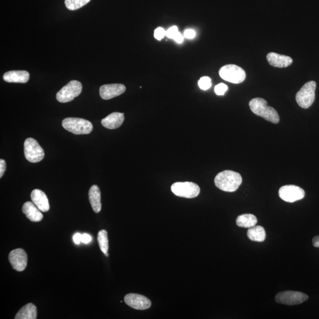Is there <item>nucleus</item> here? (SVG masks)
Segmentation results:
<instances>
[{"instance_id": "1", "label": "nucleus", "mask_w": 319, "mask_h": 319, "mask_svg": "<svg viewBox=\"0 0 319 319\" xmlns=\"http://www.w3.org/2000/svg\"><path fill=\"white\" fill-rule=\"evenodd\" d=\"M242 182L240 174L231 171L225 170L217 174L215 177V186L220 190L227 192H234L236 191L240 186Z\"/></svg>"}, {"instance_id": "2", "label": "nucleus", "mask_w": 319, "mask_h": 319, "mask_svg": "<svg viewBox=\"0 0 319 319\" xmlns=\"http://www.w3.org/2000/svg\"><path fill=\"white\" fill-rule=\"evenodd\" d=\"M249 106L253 114L260 116L274 124L280 121V117L276 110L273 107L268 106L265 100L256 98L249 101Z\"/></svg>"}, {"instance_id": "3", "label": "nucleus", "mask_w": 319, "mask_h": 319, "mask_svg": "<svg viewBox=\"0 0 319 319\" xmlns=\"http://www.w3.org/2000/svg\"><path fill=\"white\" fill-rule=\"evenodd\" d=\"M63 127L69 132L77 135L88 134L92 132L91 122L85 119L79 118H67L62 121Z\"/></svg>"}, {"instance_id": "4", "label": "nucleus", "mask_w": 319, "mask_h": 319, "mask_svg": "<svg viewBox=\"0 0 319 319\" xmlns=\"http://www.w3.org/2000/svg\"><path fill=\"white\" fill-rule=\"evenodd\" d=\"M316 88V83L314 81H310L306 83L297 93L296 102L301 108L307 109L313 104Z\"/></svg>"}, {"instance_id": "5", "label": "nucleus", "mask_w": 319, "mask_h": 319, "mask_svg": "<svg viewBox=\"0 0 319 319\" xmlns=\"http://www.w3.org/2000/svg\"><path fill=\"white\" fill-rule=\"evenodd\" d=\"M219 76L225 81L235 84L244 81L246 73L241 67L235 65H227L220 69Z\"/></svg>"}, {"instance_id": "6", "label": "nucleus", "mask_w": 319, "mask_h": 319, "mask_svg": "<svg viewBox=\"0 0 319 319\" xmlns=\"http://www.w3.org/2000/svg\"><path fill=\"white\" fill-rule=\"evenodd\" d=\"M82 90V85L81 82L72 81L57 93L56 99L61 103L71 102L81 94Z\"/></svg>"}, {"instance_id": "7", "label": "nucleus", "mask_w": 319, "mask_h": 319, "mask_svg": "<svg viewBox=\"0 0 319 319\" xmlns=\"http://www.w3.org/2000/svg\"><path fill=\"white\" fill-rule=\"evenodd\" d=\"M171 190L177 197L187 199L197 197L201 191L197 184L189 182L173 183Z\"/></svg>"}, {"instance_id": "8", "label": "nucleus", "mask_w": 319, "mask_h": 319, "mask_svg": "<svg viewBox=\"0 0 319 319\" xmlns=\"http://www.w3.org/2000/svg\"><path fill=\"white\" fill-rule=\"evenodd\" d=\"M24 155L26 160L31 163H38L45 157V152L38 141L28 138L24 144Z\"/></svg>"}, {"instance_id": "9", "label": "nucleus", "mask_w": 319, "mask_h": 319, "mask_svg": "<svg viewBox=\"0 0 319 319\" xmlns=\"http://www.w3.org/2000/svg\"><path fill=\"white\" fill-rule=\"evenodd\" d=\"M309 299L306 294L299 292L285 291L278 293L275 297V302L285 305L294 306L302 304Z\"/></svg>"}, {"instance_id": "10", "label": "nucleus", "mask_w": 319, "mask_h": 319, "mask_svg": "<svg viewBox=\"0 0 319 319\" xmlns=\"http://www.w3.org/2000/svg\"><path fill=\"white\" fill-rule=\"evenodd\" d=\"M278 195L282 201L293 203L303 199L305 192L302 188L291 184L282 186L279 189Z\"/></svg>"}, {"instance_id": "11", "label": "nucleus", "mask_w": 319, "mask_h": 319, "mask_svg": "<svg viewBox=\"0 0 319 319\" xmlns=\"http://www.w3.org/2000/svg\"><path fill=\"white\" fill-rule=\"evenodd\" d=\"M124 302L128 306L137 310H147L151 306V301L147 297L138 294H128L124 297Z\"/></svg>"}, {"instance_id": "12", "label": "nucleus", "mask_w": 319, "mask_h": 319, "mask_svg": "<svg viewBox=\"0 0 319 319\" xmlns=\"http://www.w3.org/2000/svg\"><path fill=\"white\" fill-rule=\"evenodd\" d=\"M9 259L11 265L17 271H23L27 267V256L23 249L13 250L10 253Z\"/></svg>"}, {"instance_id": "13", "label": "nucleus", "mask_w": 319, "mask_h": 319, "mask_svg": "<svg viewBox=\"0 0 319 319\" xmlns=\"http://www.w3.org/2000/svg\"><path fill=\"white\" fill-rule=\"evenodd\" d=\"M125 90V86L121 83L107 84L100 87V94L103 100H108L121 95Z\"/></svg>"}, {"instance_id": "14", "label": "nucleus", "mask_w": 319, "mask_h": 319, "mask_svg": "<svg viewBox=\"0 0 319 319\" xmlns=\"http://www.w3.org/2000/svg\"><path fill=\"white\" fill-rule=\"evenodd\" d=\"M267 59L271 66L279 68L288 67L293 63L291 57L274 52L268 53Z\"/></svg>"}, {"instance_id": "15", "label": "nucleus", "mask_w": 319, "mask_h": 319, "mask_svg": "<svg viewBox=\"0 0 319 319\" xmlns=\"http://www.w3.org/2000/svg\"><path fill=\"white\" fill-rule=\"evenodd\" d=\"M31 199L34 204L40 211L43 212H48L50 209L49 202L46 195L39 189H35L31 194Z\"/></svg>"}, {"instance_id": "16", "label": "nucleus", "mask_w": 319, "mask_h": 319, "mask_svg": "<svg viewBox=\"0 0 319 319\" xmlns=\"http://www.w3.org/2000/svg\"><path fill=\"white\" fill-rule=\"evenodd\" d=\"M124 121V114L121 112H113L102 119L101 124L108 129L114 130L120 126Z\"/></svg>"}, {"instance_id": "17", "label": "nucleus", "mask_w": 319, "mask_h": 319, "mask_svg": "<svg viewBox=\"0 0 319 319\" xmlns=\"http://www.w3.org/2000/svg\"><path fill=\"white\" fill-rule=\"evenodd\" d=\"M22 211L31 222H38L43 219V214L33 202L25 203L23 206Z\"/></svg>"}, {"instance_id": "18", "label": "nucleus", "mask_w": 319, "mask_h": 319, "mask_svg": "<svg viewBox=\"0 0 319 319\" xmlns=\"http://www.w3.org/2000/svg\"><path fill=\"white\" fill-rule=\"evenodd\" d=\"M30 74L26 71H12L3 75L4 81L9 83H25L28 81Z\"/></svg>"}, {"instance_id": "19", "label": "nucleus", "mask_w": 319, "mask_h": 319, "mask_svg": "<svg viewBox=\"0 0 319 319\" xmlns=\"http://www.w3.org/2000/svg\"><path fill=\"white\" fill-rule=\"evenodd\" d=\"M89 199L93 211L99 213L102 208L101 195L100 188L97 185H93L89 191Z\"/></svg>"}, {"instance_id": "20", "label": "nucleus", "mask_w": 319, "mask_h": 319, "mask_svg": "<svg viewBox=\"0 0 319 319\" xmlns=\"http://www.w3.org/2000/svg\"><path fill=\"white\" fill-rule=\"evenodd\" d=\"M16 319L37 318V308L33 303H28L23 306L14 317Z\"/></svg>"}, {"instance_id": "21", "label": "nucleus", "mask_w": 319, "mask_h": 319, "mask_svg": "<svg viewBox=\"0 0 319 319\" xmlns=\"http://www.w3.org/2000/svg\"><path fill=\"white\" fill-rule=\"evenodd\" d=\"M248 238L252 241L263 242L266 238V231L262 226H253L247 231Z\"/></svg>"}, {"instance_id": "22", "label": "nucleus", "mask_w": 319, "mask_h": 319, "mask_svg": "<svg viewBox=\"0 0 319 319\" xmlns=\"http://www.w3.org/2000/svg\"><path fill=\"white\" fill-rule=\"evenodd\" d=\"M236 223L239 227L249 228L256 226L257 219L252 214H243L238 216Z\"/></svg>"}, {"instance_id": "23", "label": "nucleus", "mask_w": 319, "mask_h": 319, "mask_svg": "<svg viewBox=\"0 0 319 319\" xmlns=\"http://www.w3.org/2000/svg\"><path fill=\"white\" fill-rule=\"evenodd\" d=\"M98 242H99L100 248L105 256H108V251L109 248V242L107 231L101 230L98 234Z\"/></svg>"}, {"instance_id": "24", "label": "nucleus", "mask_w": 319, "mask_h": 319, "mask_svg": "<svg viewBox=\"0 0 319 319\" xmlns=\"http://www.w3.org/2000/svg\"><path fill=\"white\" fill-rule=\"evenodd\" d=\"M90 0H65V6L71 11L77 10L85 6Z\"/></svg>"}, {"instance_id": "25", "label": "nucleus", "mask_w": 319, "mask_h": 319, "mask_svg": "<svg viewBox=\"0 0 319 319\" xmlns=\"http://www.w3.org/2000/svg\"><path fill=\"white\" fill-rule=\"evenodd\" d=\"M198 85L202 90H208L212 86L211 79L208 77H202L198 81Z\"/></svg>"}, {"instance_id": "26", "label": "nucleus", "mask_w": 319, "mask_h": 319, "mask_svg": "<svg viewBox=\"0 0 319 319\" xmlns=\"http://www.w3.org/2000/svg\"><path fill=\"white\" fill-rule=\"evenodd\" d=\"M228 86L223 83H220L215 87V92L217 95H224L227 91Z\"/></svg>"}, {"instance_id": "27", "label": "nucleus", "mask_w": 319, "mask_h": 319, "mask_svg": "<svg viewBox=\"0 0 319 319\" xmlns=\"http://www.w3.org/2000/svg\"><path fill=\"white\" fill-rule=\"evenodd\" d=\"M166 35V31L162 27H158L154 31V36L158 41H161Z\"/></svg>"}, {"instance_id": "28", "label": "nucleus", "mask_w": 319, "mask_h": 319, "mask_svg": "<svg viewBox=\"0 0 319 319\" xmlns=\"http://www.w3.org/2000/svg\"><path fill=\"white\" fill-rule=\"evenodd\" d=\"M178 32V28L176 26H174L169 28L168 30L166 31V36L170 39H173Z\"/></svg>"}, {"instance_id": "29", "label": "nucleus", "mask_w": 319, "mask_h": 319, "mask_svg": "<svg viewBox=\"0 0 319 319\" xmlns=\"http://www.w3.org/2000/svg\"><path fill=\"white\" fill-rule=\"evenodd\" d=\"M196 33L192 29H187V30H185L184 33V36L187 39H194L195 37Z\"/></svg>"}, {"instance_id": "30", "label": "nucleus", "mask_w": 319, "mask_h": 319, "mask_svg": "<svg viewBox=\"0 0 319 319\" xmlns=\"http://www.w3.org/2000/svg\"><path fill=\"white\" fill-rule=\"evenodd\" d=\"M6 170V163L4 160H0V177H3Z\"/></svg>"}, {"instance_id": "31", "label": "nucleus", "mask_w": 319, "mask_h": 319, "mask_svg": "<svg viewBox=\"0 0 319 319\" xmlns=\"http://www.w3.org/2000/svg\"><path fill=\"white\" fill-rule=\"evenodd\" d=\"M92 237L90 236V235L88 234H83L82 237V242L84 243V244H89V242H91Z\"/></svg>"}, {"instance_id": "32", "label": "nucleus", "mask_w": 319, "mask_h": 319, "mask_svg": "<svg viewBox=\"0 0 319 319\" xmlns=\"http://www.w3.org/2000/svg\"><path fill=\"white\" fill-rule=\"evenodd\" d=\"M82 235L79 233L75 234L73 237V240L75 244H79L82 242Z\"/></svg>"}, {"instance_id": "33", "label": "nucleus", "mask_w": 319, "mask_h": 319, "mask_svg": "<svg viewBox=\"0 0 319 319\" xmlns=\"http://www.w3.org/2000/svg\"><path fill=\"white\" fill-rule=\"evenodd\" d=\"M173 39L175 40V41L177 43H182L183 42L184 38L182 34H181L180 33L178 32L175 36V37H174Z\"/></svg>"}, {"instance_id": "34", "label": "nucleus", "mask_w": 319, "mask_h": 319, "mask_svg": "<svg viewBox=\"0 0 319 319\" xmlns=\"http://www.w3.org/2000/svg\"><path fill=\"white\" fill-rule=\"evenodd\" d=\"M312 244L314 247L319 248V236H316L313 238Z\"/></svg>"}]
</instances>
